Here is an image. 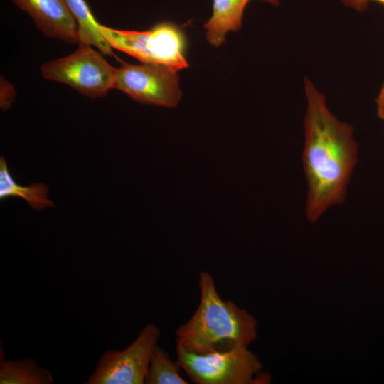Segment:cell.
Returning <instances> with one entry per match:
<instances>
[{
  "mask_svg": "<svg viewBox=\"0 0 384 384\" xmlns=\"http://www.w3.org/2000/svg\"><path fill=\"white\" fill-rule=\"evenodd\" d=\"M307 108L302 163L308 192L306 215L315 223L330 207L341 204L358 161L353 127L328 109L325 96L304 78Z\"/></svg>",
  "mask_w": 384,
  "mask_h": 384,
  "instance_id": "obj_1",
  "label": "cell"
},
{
  "mask_svg": "<svg viewBox=\"0 0 384 384\" xmlns=\"http://www.w3.org/2000/svg\"><path fill=\"white\" fill-rule=\"evenodd\" d=\"M198 287V306L177 329L176 346L199 354L248 348L257 338L256 319L233 301L222 299L209 272H200Z\"/></svg>",
  "mask_w": 384,
  "mask_h": 384,
  "instance_id": "obj_2",
  "label": "cell"
},
{
  "mask_svg": "<svg viewBox=\"0 0 384 384\" xmlns=\"http://www.w3.org/2000/svg\"><path fill=\"white\" fill-rule=\"evenodd\" d=\"M100 29L112 48L143 63L162 65L176 73L188 66L185 33L173 23L161 22L145 31L119 30L103 25Z\"/></svg>",
  "mask_w": 384,
  "mask_h": 384,
  "instance_id": "obj_3",
  "label": "cell"
},
{
  "mask_svg": "<svg viewBox=\"0 0 384 384\" xmlns=\"http://www.w3.org/2000/svg\"><path fill=\"white\" fill-rule=\"evenodd\" d=\"M102 55L80 43L73 53L44 63L41 73L44 78L65 84L81 95L102 97L114 88L117 73Z\"/></svg>",
  "mask_w": 384,
  "mask_h": 384,
  "instance_id": "obj_4",
  "label": "cell"
},
{
  "mask_svg": "<svg viewBox=\"0 0 384 384\" xmlns=\"http://www.w3.org/2000/svg\"><path fill=\"white\" fill-rule=\"evenodd\" d=\"M176 361L190 380L197 384H253L262 364L248 348L226 353L199 354L176 348Z\"/></svg>",
  "mask_w": 384,
  "mask_h": 384,
  "instance_id": "obj_5",
  "label": "cell"
},
{
  "mask_svg": "<svg viewBox=\"0 0 384 384\" xmlns=\"http://www.w3.org/2000/svg\"><path fill=\"white\" fill-rule=\"evenodd\" d=\"M161 336L154 324L145 326L125 349L106 350L85 384L144 383L154 346Z\"/></svg>",
  "mask_w": 384,
  "mask_h": 384,
  "instance_id": "obj_6",
  "label": "cell"
},
{
  "mask_svg": "<svg viewBox=\"0 0 384 384\" xmlns=\"http://www.w3.org/2000/svg\"><path fill=\"white\" fill-rule=\"evenodd\" d=\"M114 89L139 102L166 107H176L182 96L176 72L162 65L147 63H122L117 68Z\"/></svg>",
  "mask_w": 384,
  "mask_h": 384,
  "instance_id": "obj_7",
  "label": "cell"
},
{
  "mask_svg": "<svg viewBox=\"0 0 384 384\" xmlns=\"http://www.w3.org/2000/svg\"><path fill=\"white\" fill-rule=\"evenodd\" d=\"M26 11L36 28L48 38L79 43L78 26L65 0H11Z\"/></svg>",
  "mask_w": 384,
  "mask_h": 384,
  "instance_id": "obj_8",
  "label": "cell"
},
{
  "mask_svg": "<svg viewBox=\"0 0 384 384\" xmlns=\"http://www.w3.org/2000/svg\"><path fill=\"white\" fill-rule=\"evenodd\" d=\"M250 0H213V14L204 24L206 39L210 44L219 47L225 42L230 31L242 27L243 13Z\"/></svg>",
  "mask_w": 384,
  "mask_h": 384,
  "instance_id": "obj_9",
  "label": "cell"
},
{
  "mask_svg": "<svg viewBox=\"0 0 384 384\" xmlns=\"http://www.w3.org/2000/svg\"><path fill=\"white\" fill-rule=\"evenodd\" d=\"M1 384H50L53 381L50 372L33 358L6 360L1 342L0 348Z\"/></svg>",
  "mask_w": 384,
  "mask_h": 384,
  "instance_id": "obj_10",
  "label": "cell"
},
{
  "mask_svg": "<svg viewBox=\"0 0 384 384\" xmlns=\"http://www.w3.org/2000/svg\"><path fill=\"white\" fill-rule=\"evenodd\" d=\"M79 33V43L96 47L103 55H112V48L102 35L100 24L85 0H65Z\"/></svg>",
  "mask_w": 384,
  "mask_h": 384,
  "instance_id": "obj_11",
  "label": "cell"
},
{
  "mask_svg": "<svg viewBox=\"0 0 384 384\" xmlns=\"http://www.w3.org/2000/svg\"><path fill=\"white\" fill-rule=\"evenodd\" d=\"M48 188L42 183H32L29 186L18 184L11 177L4 157L0 159V198L19 197L27 201L35 210H42L54 206L53 202L47 197Z\"/></svg>",
  "mask_w": 384,
  "mask_h": 384,
  "instance_id": "obj_12",
  "label": "cell"
},
{
  "mask_svg": "<svg viewBox=\"0 0 384 384\" xmlns=\"http://www.w3.org/2000/svg\"><path fill=\"white\" fill-rule=\"evenodd\" d=\"M182 370L177 361H173L169 353L158 343L151 351L146 384H187L181 375Z\"/></svg>",
  "mask_w": 384,
  "mask_h": 384,
  "instance_id": "obj_13",
  "label": "cell"
},
{
  "mask_svg": "<svg viewBox=\"0 0 384 384\" xmlns=\"http://www.w3.org/2000/svg\"><path fill=\"white\" fill-rule=\"evenodd\" d=\"M16 95L14 87L1 76L0 81V106L4 111L11 107L12 102L15 100Z\"/></svg>",
  "mask_w": 384,
  "mask_h": 384,
  "instance_id": "obj_14",
  "label": "cell"
},
{
  "mask_svg": "<svg viewBox=\"0 0 384 384\" xmlns=\"http://www.w3.org/2000/svg\"><path fill=\"white\" fill-rule=\"evenodd\" d=\"M346 6L353 8L358 11H364L368 3L375 1L384 5V0H340Z\"/></svg>",
  "mask_w": 384,
  "mask_h": 384,
  "instance_id": "obj_15",
  "label": "cell"
},
{
  "mask_svg": "<svg viewBox=\"0 0 384 384\" xmlns=\"http://www.w3.org/2000/svg\"><path fill=\"white\" fill-rule=\"evenodd\" d=\"M376 104L378 115L384 121V83L376 99Z\"/></svg>",
  "mask_w": 384,
  "mask_h": 384,
  "instance_id": "obj_16",
  "label": "cell"
},
{
  "mask_svg": "<svg viewBox=\"0 0 384 384\" xmlns=\"http://www.w3.org/2000/svg\"><path fill=\"white\" fill-rule=\"evenodd\" d=\"M266 2H268L270 4H272L274 6H277L279 4V0H262Z\"/></svg>",
  "mask_w": 384,
  "mask_h": 384,
  "instance_id": "obj_17",
  "label": "cell"
}]
</instances>
